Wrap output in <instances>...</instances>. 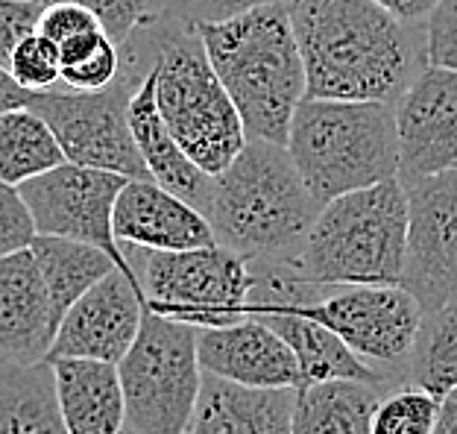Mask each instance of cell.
Wrapping results in <instances>:
<instances>
[{
  "instance_id": "cell-1",
  "label": "cell",
  "mask_w": 457,
  "mask_h": 434,
  "mask_svg": "<svg viewBox=\"0 0 457 434\" xmlns=\"http://www.w3.org/2000/svg\"><path fill=\"white\" fill-rule=\"evenodd\" d=\"M305 97L396 103L428 65L425 27L393 18L372 0H290Z\"/></svg>"
},
{
  "instance_id": "cell-2",
  "label": "cell",
  "mask_w": 457,
  "mask_h": 434,
  "mask_svg": "<svg viewBox=\"0 0 457 434\" xmlns=\"http://www.w3.org/2000/svg\"><path fill=\"white\" fill-rule=\"evenodd\" d=\"M320 203L299 177L285 144L249 136L214 177L209 217L217 244L249 264H287L314 226Z\"/></svg>"
},
{
  "instance_id": "cell-3",
  "label": "cell",
  "mask_w": 457,
  "mask_h": 434,
  "mask_svg": "<svg viewBox=\"0 0 457 434\" xmlns=\"http://www.w3.org/2000/svg\"><path fill=\"white\" fill-rule=\"evenodd\" d=\"M194 29L246 136L287 144L290 118L305 97V65L290 24V4H264Z\"/></svg>"
},
{
  "instance_id": "cell-4",
  "label": "cell",
  "mask_w": 457,
  "mask_h": 434,
  "mask_svg": "<svg viewBox=\"0 0 457 434\" xmlns=\"http://www.w3.org/2000/svg\"><path fill=\"white\" fill-rule=\"evenodd\" d=\"M123 45L147 56L155 106L179 147L205 173H223L249 136L196 29L155 18L135 29Z\"/></svg>"
},
{
  "instance_id": "cell-5",
  "label": "cell",
  "mask_w": 457,
  "mask_h": 434,
  "mask_svg": "<svg viewBox=\"0 0 457 434\" xmlns=\"http://www.w3.org/2000/svg\"><path fill=\"white\" fill-rule=\"evenodd\" d=\"M408 246V191L384 179L323 203L299 253L278 264L311 291L343 285H399Z\"/></svg>"
},
{
  "instance_id": "cell-6",
  "label": "cell",
  "mask_w": 457,
  "mask_h": 434,
  "mask_svg": "<svg viewBox=\"0 0 457 434\" xmlns=\"http://www.w3.org/2000/svg\"><path fill=\"white\" fill-rule=\"evenodd\" d=\"M285 147L320 203L399 179L393 103L303 97L290 118Z\"/></svg>"
},
{
  "instance_id": "cell-7",
  "label": "cell",
  "mask_w": 457,
  "mask_h": 434,
  "mask_svg": "<svg viewBox=\"0 0 457 434\" xmlns=\"http://www.w3.org/2000/svg\"><path fill=\"white\" fill-rule=\"evenodd\" d=\"M118 373L127 405L123 434H185L203 385L196 326L147 308Z\"/></svg>"
},
{
  "instance_id": "cell-8",
  "label": "cell",
  "mask_w": 457,
  "mask_h": 434,
  "mask_svg": "<svg viewBox=\"0 0 457 434\" xmlns=\"http://www.w3.org/2000/svg\"><path fill=\"white\" fill-rule=\"evenodd\" d=\"M150 312L196 329L226 326L244 317L255 285L244 255L220 244L194 250H144L120 244Z\"/></svg>"
},
{
  "instance_id": "cell-9",
  "label": "cell",
  "mask_w": 457,
  "mask_h": 434,
  "mask_svg": "<svg viewBox=\"0 0 457 434\" xmlns=\"http://www.w3.org/2000/svg\"><path fill=\"white\" fill-rule=\"evenodd\" d=\"M331 329L361 361L404 385L422 308L402 285H343L326 296L273 303Z\"/></svg>"
},
{
  "instance_id": "cell-10",
  "label": "cell",
  "mask_w": 457,
  "mask_h": 434,
  "mask_svg": "<svg viewBox=\"0 0 457 434\" xmlns=\"http://www.w3.org/2000/svg\"><path fill=\"white\" fill-rule=\"evenodd\" d=\"M141 77L123 65L120 77L100 91H33L27 106L54 129L65 162L127 179H150L129 129V97Z\"/></svg>"
},
{
  "instance_id": "cell-11",
  "label": "cell",
  "mask_w": 457,
  "mask_h": 434,
  "mask_svg": "<svg viewBox=\"0 0 457 434\" xmlns=\"http://www.w3.org/2000/svg\"><path fill=\"white\" fill-rule=\"evenodd\" d=\"M408 246L399 285L422 314L457 303V168L404 185Z\"/></svg>"
},
{
  "instance_id": "cell-12",
  "label": "cell",
  "mask_w": 457,
  "mask_h": 434,
  "mask_svg": "<svg viewBox=\"0 0 457 434\" xmlns=\"http://www.w3.org/2000/svg\"><path fill=\"white\" fill-rule=\"evenodd\" d=\"M123 185L127 177L120 173L62 162L59 168L21 182L18 191L29 205L38 235L97 244L114 258L118 271L135 279V271L112 232V209Z\"/></svg>"
},
{
  "instance_id": "cell-13",
  "label": "cell",
  "mask_w": 457,
  "mask_h": 434,
  "mask_svg": "<svg viewBox=\"0 0 457 434\" xmlns=\"http://www.w3.org/2000/svg\"><path fill=\"white\" fill-rule=\"evenodd\" d=\"M399 138V182L457 168V71L425 65L393 103Z\"/></svg>"
},
{
  "instance_id": "cell-14",
  "label": "cell",
  "mask_w": 457,
  "mask_h": 434,
  "mask_svg": "<svg viewBox=\"0 0 457 434\" xmlns=\"http://www.w3.org/2000/svg\"><path fill=\"white\" fill-rule=\"evenodd\" d=\"M144 312L147 303H144L138 279L114 267L65 312L47 361L95 358L118 364L138 338Z\"/></svg>"
},
{
  "instance_id": "cell-15",
  "label": "cell",
  "mask_w": 457,
  "mask_h": 434,
  "mask_svg": "<svg viewBox=\"0 0 457 434\" xmlns=\"http://www.w3.org/2000/svg\"><path fill=\"white\" fill-rule=\"evenodd\" d=\"M203 373L246 388H303V370L287 340L258 317L196 329Z\"/></svg>"
},
{
  "instance_id": "cell-16",
  "label": "cell",
  "mask_w": 457,
  "mask_h": 434,
  "mask_svg": "<svg viewBox=\"0 0 457 434\" xmlns=\"http://www.w3.org/2000/svg\"><path fill=\"white\" fill-rule=\"evenodd\" d=\"M112 232L118 244L144 250H194L217 244L209 217L153 179H127L112 209Z\"/></svg>"
},
{
  "instance_id": "cell-17",
  "label": "cell",
  "mask_w": 457,
  "mask_h": 434,
  "mask_svg": "<svg viewBox=\"0 0 457 434\" xmlns=\"http://www.w3.org/2000/svg\"><path fill=\"white\" fill-rule=\"evenodd\" d=\"M56 317L33 250L0 258V361H47L56 338Z\"/></svg>"
},
{
  "instance_id": "cell-18",
  "label": "cell",
  "mask_w": 457,
  "mask_h": 434,
  "mask_svg": "<svg viewBox=\"0 0 457 434\" xmlns=\"http://www.w3.org/2000/svg\"><path fill=\"white\" fill-rule=\"evenodd\" d=\"M299 388H246L203 373L185 434H290Z\"/></svg>"
},
{
  "instance_id": "cell-19",
  "label": "cell",
  "mask_w": 457,
  "mask_h": 434,
  "mask_svg": "<svg viewBox=\"0 0 457 434\" xmlns=\"http://www.w3.org/2000/svg\"><path fill=\"white\" fill-rule=\"evenodd\" d=\"M129 129L135 147H138L144 159V168L150 171V179L159 182L170 194H176V197H182L185 203H191L203 214L209 212L214 177L205 173L179 147V141L173 138L159 106H155V86L150 71L141 77V82L135 86L129 97Z\"/></svg>"
},
{
  "instance_id": "cell-20",
  "label": "cell",
  "mask_w": 457,
  "mask_h": 434,
  "mask_svg": "<svg viewBox=\"0 0 457 434\" xmlns=\"http://www.w3.org/2000/svg\"><path fill=\"white\" fill-rule=\"evenodd\" d=\"M244 317L264 320L287 340V346L294 349L299 361V370H303V385L320 379H358L381 390L399 388L376 367H370L367 361H361L331 329L317 323V320L287 312V308H278L273 303H246Z\"/></svg>"
},
{
  "instance_id": "cell-21",
  "label": "cell",
  "mask_w": 457,
  "mask_h": 434,
  "mask_svg": "<svg viewBox=\"0 0 457 434\" xmlns=\"http://www.w3.org/2000/svg\"><path fill=\"white\" fill-rule=\"evenodd\" d=\"M50 364L68 434H123L127 405L118 364L95 358H54Z\"/></svg>"
},
{
  "instance_id": "cell-22",
  "label": "cell",
  "mask_w": 457,
  "mask_h": 434,
  "mask_svg": "<svg viewBox=\"0 0 457 434\" xmlns=\"http://www.w3.org/2000/svg\"><path fill=\"white\" fill-rule=\"evenodd\" d=\"M384 390L358 379H320L296 390L290 434H372Z\"/></svg>"
},
{
  "instance_id": "cell-23",
  "label": "cell",
  "mask_w": 457,
  "mask_h": 434,
  "mask_svg": "<svg viewBox=\"0 0 457 434\" xmlns=\"http://www.w3.org/2000/svg\"><path fill=\"white\" fill-rule=\"evenodd\" d=\"M0 434H68L50 361H0Z\"/></svg>"
},
{
  "instance_id": "cell-24",
  "label": "cell",
  "mask_w": 457,
  "mask_h": 434,
  "mask_svg": "<svg viewBox=\"0 0 457 434\" xmlns=\"http://www.w3.org/2000/svg\"><path fill=\"white\" fill-rule=\"evenodd\" d=\"M29 250H33L41 279H45L56 323H62L68 308L74 305L91 285H97L103 276H109L114 267H118L103 246L86 244V241H71V238H59V235H36Z\"/></svg>"
},
{
  "instance_id": "cell-25",
  "label": "cell",
  "mask_w": 457,
  "mask_h": 434,
  "mask_svg": "<svg viewBox=\"0 0 457 434\" xmlns=\"http://www.w3.org/2000/svg\"><path fill=\"white\" fill-rule=\"evenodd\" d=\"M65 162L54 129L29 106L0 115V182L21 185Z\"/></svg>"
},
{
  "instance_id": "cell-26",
  "label": "cell",
  "mask_w": 457,
  "mask_h": 434,
  "mask_svg": "<svg viewBox=\"0 0 457 434\" xmlns=\"http://www.w3.org/2000/svg\"><path fill=\"white\" fill-rule=\"evenodd\" d=\"M404 385H417L437 399L457 388V303L422 314Z\"/></svg>"
},
{
  "instance_id": "cell-27",
  "label": "cell",
  "mask_w": 457,
  "mask_h": 434,
  "mask_svg": "<svg viewBox=\"0 0 457 434\" xmlns=\"http://www.w3.org/2000/svg\"><path fill=\"white\" fill-rule=\"evenodd\" d=\"M62 77L71 91H100L112 86L123 71L120 45H114L106 29H88L62 41Z\"/></svg>"
},
{
  "instance_id": "cell-28",
  "label": "cell",
  "mask_w": 457,
  "mask_h": 434,
  "mask_svg": "<svg viewBox=\"0 0 457 434\" xmlns=\"http://www.w3.org/2000/svg\"><path fill=\"white\" fill-rule=\"evenodd\" d=\"M440 414V399L417 385L384 390L372 417V434H431Z\"/></svg>"
},
{
  "instance_id": "cell-29",
  "label": "cell",
  "mask_w": 457,
  "mask_h": 434,
  "mask_svg": "<svg viewBox=\"0 0 457 434\" xmlns=\"http://www.w3.org/2000/svg\"><path fill=\"white\" fill-rule=\"evenodd\" d=\"M6 71L27 91L56 88V82L62 77V50L56 41H50L36 29L24 41H18V47L9 56Z\"/></svg>"
},
{
  "instance_id": "cell-30",
  "label": "cell",
  "mask_w": 457,
  "mask_h": 434,
  "mask_svg": "<svg viewBox=\"0 0 457 434\" xmlns=\"http://www.w3.org/2000/svg\"><path fill=\"white\" fill-rule=\"evenodd\" d=\"M97 15L114 45H123L135 29L159 18V0H77Z\"/></svg>"
},
{
  "instance_id": "cell-31",
  "label": "cell",
  "mask_w": 457,
  "mask_h": 434,
  "mask_svg": "<svg viewBox=\"0 0 457 434\" xmlns=\"http://www.w3.org/2000/svg\"><path fill=\"white\" fill-rule=\"evenodd\" d=\"M36 235V221L18 185L0 182V258L33 246Z\"/></svg>"
},
{
  "instance_id": "cell-32",
  "label": "cell",
  "mask_w": 457,
  "mask_h": 434,
  "mask_svg": "<svg viewBox=\"0 0 457 434\" xmlns=\"http://www.w3.org/2000/svg\"><path fill=\"white\" fill-rule=\"evenodd\" d=\"M264 4H290V0H159V18L179 21L185 27L205 24V21H223L246 9Z\"/></svg>"
},
{
  "instance_id": "cell-33",
  "label": "cell",
  "mask_w": 457,
  "mask_h": 434,
  "mask_svg": "<svg viewBox=\"0 0 457 434\" xmlns=\"http://www.w3.org/2000/svg\"><path fill=\"white\" fill-rule=\"evenodd\" d=\"M425 59L457 71V0H440L425 18Z\"/></svg>"
},
{
  "instance_id": "cell-34",
  "label": "cell",
  "mask_w": 457,
  "mask_h": 434,
  "mask_svg": "<svg viewBox=\"0 0 457 434\" xmlns=\"http://www.w3.org/2000/svg\"><path fill=\"white\" fill-rule=\"evenodd\" d=\"M88 29H103V24L88 6L77 4V0H50V4H45V9H41L38 33L47 36L50 41H56V45L79 33H88Z\"/></svg>"
},
{
  "instance_id": "cell-35",
  "label": "cell",
  "mask_w": 457,
  "mask_h": 434,
  "mask_svg": "<svg viewBox=\"0 0 457 434\" xmlns=\"http://www.w3.org/2000/svg\"><path fill=\"white\" fill-rule=\"evenodd\" d=\"M45 0H0V65H9V56L29 33L38 29Z\"/></svg>"
},
{
  "instance_id": "cell-36",
  "label": "cell",
  "mask_w": 457,
  "mask_h": 434,
  "mask_svg": "<svg viewBox=\"0 0 457 434\" xmlns=\"http://www.w3.org/2000/svg\"><path fill=\"white\" fill-rule=\"evenodd\" d=\"M381 9H387L393 18L404 21V24L413 27H425V18L431 15V9L440 4V0H372Z\"/></svg>"
},
{
  "instance_id": "cell-37",
  "label": "cell",
  "mask_w": 457,
  "mask_h": 434,
  "mask_svg": "<svg viewBox=\"0 0 457 434\" xmlns=\"http://www.w3.org/2000/svg\"><path fill=\"white\" fill-rule=\"evenodd\" d=\"M29 95L33 91H27V88H21L15 77L9 74V71L0 65V115L9 109H21V106H27L29 103Z\"/></svg>"
},
{
  "instance_id": "cell-38",
  "label": "cell",
  "mask_w": 457,
  "mask_h": 434,
  "mask_svg": "<svg viewBox=\"0 0 457 434\" xmlns=\"http://www.w3.org/2000/svg\"><path fill=\"white\" fill-rule=\"evenodd\" d=\"M431 434H457V388L440 399V414Z\"/></svg>"
},
{
  "instance_id": "cell-39",
  "label": "cell",
  "mask_w": 457,
  "mask_h": 434,
  "mask_svg": "<svg viewBox=\"0 0 457 434\" xmlns=\"http://www.w3.org/2000/svg\"><path fill=\"white\" fill-rule=\"evenodd\" d=\"M45 4H50V0H45Z\"/></svg>"
}]
</instances>
